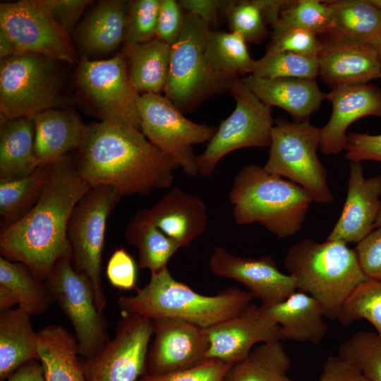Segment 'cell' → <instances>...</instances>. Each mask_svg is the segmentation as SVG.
<instances>
[{
  "label": "cell",
  "instance_id": "1",
  "mask_svg": "<svg viewBox=\"0 0 381 381\" xmlns=\"http://www.w3.org/2000/svg\"><path fill=\"white\" fill-rule=\"evenodd\" d=\"M91 186L80 176L74 157L66 155L54 164L35 205L0 233L4 258L28 266L45 279L56 262L71 250L67 236L71 213Z\"/></svg>",
  "mask_w": 381,
  "mask_h": 381
},
{
  "label": "cell",
  "instance_id": "2",
  "mask_svg": "<svg viewBox=\"0 0 381 381\" xmlns=\"http://www.w3.org/2000/svg\"><path fill=\"white\" fill-rule=\"evenodd\" d=\"M74 162L91 186L114 188L122 196L170 187L179 164L132 127L98 121L86 125Z\"/></svg>",
  "mask_w": 381,
  "mask_h": 381
},
{
  "label": "cell",
  "instance_id": "3",
  "mask_svg": "<svg viewBox=\"0 0 381 381\" xmlns=\"http://www.w3.org/2000/svg\"><path fill=\"white\" fill-rule=\"evenodd\" d=\"M133 296H121L117 303L121 315L149 319L176 318L207 328L235 317L251 304L247 291L229 287L214 296H204L177 281L167 267L151 274L149 282Z\"/></svg>",
  "mask_w": 381,
  "mask_h": 381
},
{
  "label": "cell",
  "instance_id": "4",
  "mask_svg": "<svg viewBox=\"0 0 381 381\" xmlns=\"http://www.w3.org/2000/svg\"><path fill=\"white\" fill-rule=\"evenodd\" d=\"M229 200L237 224L258 223L281 238L301 229L313 201L299 185L255 164L244 166L236 175Z\"/></svg>",
  "mask_w": 381,
  "mask_h": 381
},
{
  "label": "cell",
  "instance_id": "5",
  "mask_svg": "<svg viewBox=\"0 0 381 381\" xmlns=\"http://www.w3.org/2000/svg\"><path fill=\"white\" fill-rule=\"evenodd\" d=\"M284 267L296 282V289L316 299L325 318L334 320L351 294L369 279L355 249L340 241L318 243L305 238L291 245Z\"/></svg>",
  "mask_w": 381,
  "mask_h": 381
},
{
  "label": "cell",
  "instance_id": "6",
  "mask_svg": "<svg viewBox=\"0 0 381 381\" xmlns=\"http://www.w3.org/2000/svg\"><path fill=\"white\" fill-rule=\"evenodd\" d=\"M59 61L18 52L1 60V123L64 106Z\"/></svg>",
  "mask_w": 381,
  "mask_h": 381
},
{
  "label": "cell",
  "instance_id": "7",
  "mask_svg": "<svg viewBox=\"0 0 381 381\" xmlns=\"http://www.w3.org/2000/svg\"><path fill=\"white\" fill-rule=\"evenodd\" d=\"M73 79L77 97L88 113L99 121L142 132L138 108L140 94L131 83L122 52L108 59L80 58Z\"/></svg>",
  "mask_w": 381,
  "mask_h": 381
},
{
  "label": "cell",
  "instance_id": "8",
  "mask_svg": "<svg viewBox=\"0 0 381 381\" xmlns=\"http://www.w3.org/2000/svg\"><path fill=\"white\" fill-rule=\"evenodd\" d=\"M320 128L306 122L275 121L271 132L269 157L263 169L304 188L313 200L329 204L334 198L327 171L318 157Z\"/></svg>",
  "mask_w": 381,
  "mask_h": 381
},
{
  "label": "cell",
  "instance_id": "9",
  "mask_svg": "<svg viewBox=\"0 0 381 381\" xmlns=\"http://www.w3.org/2000/svg\"><path fill=\"white\" fill-rule=\"evenodd\" d=\"M121 197L110 186L91 187L75 206L68 224L73 266L90 282L96 306L102 313L107 306L102 279L107 222Z\"/></svg>",
  "mask_w": 381,
  "mask_h": 381
},
{
  "label": "cell",
  "instance_id": "10",
  "mask_svg": "<svg viewBox=\"0 0 381 381\" xmlns=\"http://www.w3.org/2000/svg\"><path fill=\"white\" fill-rule=\"evenodd\" d=\"M208 25L198 16L186 13L184 26L171 46L169 77L164 92L181 112L203 99L228 90L210 73L205 56Z\"/></svg>",
  "mask_w": 381,
  "mask_h": 381
},
{
  "label": "cell",
  "instance_id": "11",
  "mask_svg": "<svg viewBox=\"0 0 381 381\" xmlns=\"http://www.w3.org/2000/svg\"><path fill=\"white\" fill-rule=\"evenodd\" d=\"M228 91L236 101V107L220 123L204 152L197 157L198 173L204 177L211 176L219 161L234 150L270 145L274 125L271 107L261 102L239 78L231 82Z\"/></svg>",
  "mask_w": 381,
  "mask_h": 381
},
{
  "label": "cell",
  "instance_id": "12",
  "mask_svg": "<svg viewBox=\"0 0 381 381\" xmlns=\"http://www.w3.org/2000/svg\"><path fill=\"white\" fill-rule=\"evenodd\" d=\"M44 280L53 301L73 326L79 355L95 356L110 339L107 320L97 309L89 279L74 269L68 255L56 262Z\"/></svg>",
  "mask_w": 381,
  "mask_h": 381
},
{
  "label": "cell",
  "instance_id": "13",
  "mask_svg": "<svg viewBox=\"0 0 381 381\" xmlns=\"http://www.w3.org/2000/svg\"><path fill=\"white\" fill-rule=\"evenodd\" d=\"M141 131L156 147L171 157L190 176L198 173L193 145L209 142L217 128L186 119L165 96L141 94L138 103Z\"/></svg>",
  "mask_w": 381,
  "mask_h": 381
},
{
  "label": "cell",
  "instance_id": "14",
  "mask_svg": "<svg viewBox=\"0 0 381 381\" xmlns=\"http://www.w3.org/2000/svg\"><path fill=\"white\" fill-rule=\"evenodd\" d=\"M0 30L18 52H32L55 61L78 64L69 33L54 19L47 0L1 3Z\"/></svg>",
  "mask_w": 381,
  "mask_h": 381
},
{
  "label": "cell",
  "instance_id": "15",
  "mask_svg": "<svg viewBox=\"0 0 381 381\" xmlns=\"http://www.w3.org/2000/svg\"><path fill=\"white\" fill-rule=\"evenodd\" d=\"M152 320L121 315L114 337L94 356L80 361L85 381H137L147 372Z\"/></svg>",
  "mask_w": 381,
  "mask_h": 381
},
{
  "label": "cell",
  "instance_id": "16",
  "mask_svg": "<svg viewBox=\"0 0 381 381\" xmlns=\"http://www.w3.org/2000/svg\"><path fill=\"white\" fill-rule=\"evenodd\" d=\"M154 339L147 358L148 374L174 373L195 367L207 359L205 328L176 318L152 319Z\"/></svg>",
  "mask_w": 381,
  "mask_h": 381
},
{
  "label": "cell",
  "instance_id": "17",
  "mask_svg": "<svg viewBox=\"0 0 381 381\" xmlns=\"http://www.w3.org/2000/svg\"><path fill=\"white\" fill-rule=\"evenodd\" d=\"M209 266L214 275L234 279L244 286L261 306L280 303L296 290L295 278L282 272L270 255L245 258L217 247L210 258Z\"/></svg>",
  "mask_w": 381,
  "mask_h": 381
},
{
  "label": "cell",
  "instance_id": "18",
  "mask_svg": "<svg viewBox=\"0 0 381 381\" xmlns=\"http://www.w3.org/2000/svg\"><path fill=\"white\" fill-rule=\"evenodd\" d=\"M321 35L319 76L331 89L367 84L381 78L380 64L373 45L334 32Z\"/></svg>",
  "mask_w": 381,
  "mask_h": 381
},
{
  "label": "cell",
  "instance_id": "19",
  "mask_svg": "<svg viewBox=\"0 0 381 381\" xmlns=\"http://www.w3.org/2000/svg\"><path fill=\"white\" fill-rule=\"evenodd\" d=\"M205 332L207 359L231 365L246 356L255 344L279 340V325L262 306L253 303L241 314L205 328Z\"/></svg>",
  "mask_w": 381,
  "mask_h": 381
},
{
  "label": "cell",
  "instance_id": "20",
  "mask_svg": "<svg viewBox=\"0 0 381 381\" xmlns=\"http://www.w3.org/2000/svg\"><path fill=\"white\" fill-rule=\"evenodd\" d=\"M381 174L365 178L361 162H350L347 193L327 240L359 243L373 229L381 211Z\"/></svg>",
  "mask_w": 381,
  "mask_h": 381
},
{
  "label": "cell",
  "instance_id": "21",
  "mask_svg": "<svg viewBox=\"0 0 381 381\" xmlns=\"http://www.w3.org/2000/svg\"><path fill=\"white\" fill-rule=\"evenodd\" d=\"M326 99L332 104V114L320 128L319 148L326 155L345 150L346 130L352 123L365 116H381V90L373 84L332 88Z\"/></svg>",
  "mask_w": 381,
  "mask_h": 381
},
{
  "label": "cell",
  "instance_id": "22",
  "mask_svg": "<svg viewBox=\"0 0 381 381\" xmlns=\"http://www.w3.org/2000/svg\"><path fill=\"white\" fill-rule=\"evenodd\" d=\"M180 248L187 247L205 231L207 215L201 198L175 187L148 209L137 211Z\"/></svg>",
  "mask_w": 381,
  "mask_h": 381
},
{
  "label": "cell",
  "instance_id": "23",
  "mask_svg": "<svg viewBox=\"0 0 381 381\" xmlns=\"http://www.w3.org/2000/svg\"><path fill=\"white\" fill-rule=\"evenodd\" d=\"M256 97L269 107L275 106L287 111L296 122L309 121L326 99L315 80L305 78H262L249 75L241 78Z\"/></svg>",
  "mask_w": 381,
  "mask_h": 381
},
{
  "label": "cell",
  "instance_id": "24",
  "mask_svg": "<svg viewBox=\"0 0 381 381\" xmlns=\"http://www.w3.org/2000/svg\"><path fill=\"white\" fill-rule=\"evenodd\" d=\"M128 1H99L75 31L80 58L91 59L114 52L124 42Z\"/></svg>",
  "mask_w": 381,
  "mask_h": 381
},
{
  "label": "cell",
  "instance_id": "25",
  "mask_svg": "<svg viewBox=\"0 0 381 381\" xmlns=\"http://www.w3.org/2000/svg\"><path fill=\"white\" fill-rule=\"evenodd\" d=\"M35 125V150L41 164H52L79 147L85 130L76 112L52 108L30 116Z\"/></svg>",
  "mask_w": 381,
  "mask_h": 381
},
{
  "label": "cell",
  "instance_id": "26",
  "mask_svg": "<svg viewBox=\"0 0 381 381\" xmlns=\"http://www.w3.org/2000/svg\"><path fill=\"white\" fill-rule=\"evenodd\" d=\"M262 306L279 325L280 341L318 344L327 333L328 325L324 319L322 307L316 299L306 293L295 291L280 303Z\"/></svg>",
  "mask_w": 381,
  "mask_h": 381
},
{
  "label": "cell",
  "instance_id": "27",
  "mask_svg": "<svg viewBox=\"0 0 381 381\" xmlns=\"http://www.w3.org/2000/svg\"><path fill=\"white\" fill-rule=\"evenodd\" d=\"M0 312V381H5L25 363L40 361L38 336L26 309Z\"/></svg>",
  "mask_w": 381,
  "mask_h": 381
},
{
  "label": "cell",
  "instance_id": "28",
  "mask_svg": "<svg viewBox=\"0 0 381 381\" xmlns=\"http://www.w3.org/2000/svg\"><path fill=\"white\" fill-rule=\"evenodd\" d=\"M53 302L45 280L25 264L0 258V311L18 305L38 315L47 312Z\"/></svg>",
  "mask_w": 381,
  "mask_h": 381
},
{
  "label": "cell",
  "instance_id": "29",
  "mask_svg": "<svg viewBox=\"0 0 381 381\" xmlns=\"http://www.w3.org/2000/svg\"><path fill=\"white\" fill-rule=\"evenodd\" d=\"M131 84L140 93L159 94L169 77L171 47L155 37L141 44H124Z\"/></svg>",
  "mask_w": 381,
  "mask_h": 381
},
{
  "label": "cell",
  "instance_id": "30",
  "mask_svg": "<svg viewBox=\"0 0 381 381\" xmlns=\"http://www.w3.org/2000/svg\"><path fill=\"white\" fill-rule=\"evenodd\" d=\"M37 336L45 381H85L74 334L61 325H50L39 330Z\"/></svg>",
  "mask_w": 381,
  "mask_h": 381
},
{
  "label": "cell",
  "instance_id": "31",
  "mask_svg": "<svg viewBox=\"0 0 381 381\" xmlns=\"http://www.w3.org/2000/svg\"><path fill=\"white\" fill-rule=\"evenodd\" d=\"M41 163L35 150V125L30 116L8 120L0 128V179L34 171Z\"/></svg>",
  "mask_w": 381,
  "mask_h": 381
},
{
  "label": "cell",
  "instance_id": "32",
  "mask_svg": "<svg viewBox=\"0 0 381 381\" xmlns=\"http://www.w3.org/2000/svg\"><path fill=\"white\" fill-rule=\"evenodd\" d=\"M205 56L212 75L228 90L231 82L240 75L253 73L255 60L248 50L246 41L238 32L210 30Z\"/></svg>",
  "mask_w": 381,
  "mask_h": 381
},
{
  "label": "cell",
  "instance_id": "33",
  "mask_svg": "<svg viewBox=\"0 0 381 381\" xmlns=\"http://www.w3.org/2000/svg\"><path fill=\"white\" fill-rule=\"evenodd\" d=\"M291 359L279 340L260 344L234 363L222 381H286Z\"/></svg>",
  "mask_w": 381,
  "mask_h": 381
},
{
  "label": "cell",
  "instance_id": "34",
  "mask_svg": "<svg viewBox=\"0 0 381 381\" xmlns=\"http://www.w3.org/2000/svg\"><path fill=\"white\" fill-rule=\"evenodd\" d=\"M332 10V32L359 42L375 45L381 33V11L369 0H327Z\"/></svg>",
  "mask_w": 381,
  "mask_h": 381
},
{
  "label": "cell",
  "instance_id": "35",
  "mask_svg": "<svg viewBox=\"0 0 381 381\" xmlns=\"http://www.w3.org/2000/svg\"><path fill=\"white\" fill-rule=\"evenodd\" d=\"M125 238L138 250L140 268L147 269L151 274L167 267L169 260L180 248L174 241L137 212L126 226Z\"/></svg>",
  "mask_w": 381,
  "mask_h": 381
},
{
  "label": "cell",
  "instance_id": "36",
  "mask_svg": "<svg viewBox=\"0 0 381 381\" xmlns=\"http://www.w3.org/2000/svg\"><path fill=\"white\" fill-rule=\"evenodd\" d=\"M50 164L16 179H0V220L4 227L24 215L37 202L47 181Z\"/></svg>",
  "mask_w": 381,
  "mask_h": 381
},
{
  "label": "cell",
  "instance_id": "37",
  "mask_svg": "<svg viewBox=\"0 0 381 381\" xmlns=\"http://www.w3.org/2000/svg\"><path fill=\"white\" fill-rule=\"evenodd\" d=\"M344 326L365 319L381 334V279H368L358 286L339 309L337 318Z\"/></svg>",
  "mask_w": 381,
  "mask_h": 381
},
{
  "label": "cell",
  "instance_id": "38",
  "mask_svg": "<svg viewBox=\"0 0 381 381\" xmlns=\"http://www.w3.org/2000/svg\"><path fill=\"white\" fill-rule=\"evenodd\" d=\"M251 75L262 78H305L315 80L319 76L318 56L291 52L265 54L255 60Z\"/></svg>",
  "mask_w": 381,
  "mask_h": 381
},
{
  "label": "cell",
  "instance_id": "39",
  "mask_svg": "<svg viewBox=\"0 0 381 381\" xmlns=\"http://www.w3.org/2000/svg\"><path fill=\"white\" fill-rule=\"evenodd\" d=\"M338 355L356 366L369 381H381V334L355 332L340 345Z\"/></svg>",
  "mask_w": 381,
  "mask_h": 381
},
{
  "label": "cell",
  "instance_id": "40",
  "mask_svg": "<svg viewBox=\"0 0 381 381\" xmlns=\"http://www.w3.org/2000/svg\"><path fill=\"white\" fill-rule=\"evenodd\" d=\"M279 18L285 24L319 35L334 30L332 10L325 1H291L282 10Z\"/></svg>",
  "mask_w": 381,
  "mask_h": 381
},
{
  "label": "cell",
  "instance_id": "41",
  "mask_svg": "<svg viewBox=\"0 0 381 381\" xmlns=\"http://www.w3.org/2000/svg\"><path fill=\"white\" fill-rule=\"evenodd\" d=\"M231 32L239 33L246 42L260 43L268 35L267 23L254 0L221 1Z\"/></svg>",
  "mask_w": 381,
  "mask_h": 381
},
{
  "label": "cell",
  "instance_id": "42",
  "mask_svg": "<svg viewBox=\"0 0 381 381\" xmlns=\"http://www.w3.org/2000/svg\"><path fill=\"white\" fill-rule=\"evenodd\" d=\"M271 28L265 54L291 52L318 56L322 47L319 35L285 24L280 18Z\"/></svg>",
  "mask_w": 381,
  "mask_h": 381
},
{
  "label": "cell",
  "instance_id": "43",
  "mask_svg": "<svg viewBox=\"0 0 381 381\" xmlns=\"http://www.w3.org/2000/svg\"><path fill=\"white\" fill-rule=\"evenodd\" d=\"M161 0L128 1L124 44H141L156 37Z\"/></svg>",
  "mask_w": 381,
  "mask_h": 381
},
{
  "label": "cell",
  "instance_id": "44",
  "mask_svg": "<svg viewBox=\"0 0 381 381\" xmlns=\"http://www.w3.org/2000/svg\"><path fill=\"white\" fill-rule=\"evenodd\" d=\"M231 364L217 359H207L202 363L181 371L142 375L137 381H222Z\"/></svg>",
  "mask_w": 381,
  "mask_h": 381
},
{
  "label": "cell",
  "instance_id": "45",
  "mask_svg": "<svg viewBox=\"0 0 381 381\" xmlns=\"http://www.w3.org/2000/svg\"><path fill=\"white\" fill-rule=\"evenodd\" d=\"M138 268L134 258L123 248L116 249L109 258L107 277L111 285L119 290L137 289Z\"/></svg>",
  "mask_w": 381,
  "mask_h": 381
},
{
  "label": "cell",
  "instance_id": "46",
  "mask_svg": "<svg viewBox=\"0 0 381 381\" xmlns=\"http://www.w3.org/2000/svg\"><path fill=\"white\" fill-rule=\"evenodd\" d=\"M185 17L178 1L161 0L156 37L171 47L182 32Z\"/></svg>",
  "mask_w": 381,
  "mask_h": 381
},
{
  "label": "cell",
  "instance_id": "47",
  "mask_svg": "<svg viewBox=\"0 0 381 381\" xmlns=\"http://www.w3.org/2000/svg\"><path fill=\"white\" fill-rule=\"evenodd\" d=\"M355 250L367 277L381 279V226L373 229L358 243Z\"/></svg>",
  "mask_w": 381,
  "mask_h": 381
},
{
  "label": "cell",
  "instance_id": "48",
  "mask_svg": "<svg viewBox=\"0 0 381 381\" xmlns=\"http://www.w3.org/2000/svg\"><path fill=\"white\" fill-rule=\"evenodd\" d=\"M345 157L349 162L372 160L381 162V134L351 132L347 134Z\"/></svg>",
  "mask_w": 381,
  "mask_h": 381
},
{
  "label": "cell",
  "instance_id": "49",
  "mask_svg": "<svg viewBox=\"0 0 381 381\" xmlns=\"http://www.w3.org/2000/svg\"><path fill=\"white\" fill-rule=\"evenodd\" d=\"M286 381H295L287 378ZM318 381H369L354 365L340 356H329Z\"/></svg>",
  "mask_w": 381,
  "mask_h": 381
},
{
  "label": "cell",
  "instance_id": "50",
  "mask_svg": "<svg viewBox=\"0 0 381 381\" xmlns=\"http://www.w3.org/2000/svg\"><path fill=\"white\" fill-rule=\"evenodd\" d=\"M55 21L68 33L91 0H47Z\"/></svg>",
  "mask_w": 381,
  "mask_h": 381
},
{
  "label": "cell",
  "instance_id": "51",
  "mask_svg": "<svg viewBox=\"0 0 381 381\" xmlns=\"http://www.w3.org/2000/svg\"><path fill=\"white\" fill-rule=\"evenodd\" d=\"M178 3L187 13L193 14L204 21L208 27L218 20L221 11V1L219 0H179Z\"/></svg>",
  "mask_w": 381,
  "mask_h": 381
},
{
  "label": "cell",
  "instance_id": "52",
  "mask_svg": "<svg viewBox=\"0 0 381 381\" xmlns=\"http://www.w3.org/2000/svg\"><path fill=\"white\" fill-rule=\"evenodd\" d=\"M39 361L33 360L25 363L6 381H45L43 368Z\"/></svg>",
  "mask_w": 381,
  "mask_h": 381
},
{
  "label": "cell",
  "instance_id": "53",
  "mask_svg": "<svg viewBox=\"0 0 381 381\" xmlns=\"http://www.w3.org/2000/svg\"><path fill=\"white\" fill-rule=\"evenodd\" d=\"M261 11L267 24L272 26L279 20V14L283 8L291 1L286 0H254Z\"/></svg>",
  "mask_w": 381,
  "mask_h": 381
},
{
  "label": "cell",
  "instance_id": "54",
  "mask_svg": "<svg viewBox=\"0 0 381 381\" xmlns=\"http://www.w3.org/2000/svg\"><path fill=\"white\" fill-rule=\"evenodd\" d=\"M18 51L11 39L1 30H0V59L10 57Z\"/></svg>",
  "mask_w": 381,
  "mask_h": 381
},
{
  "label": "cell",
  "instance_id": "55",
  "mask_svg": "<svg viewBox=\"0 0 381 381\" xmlns=\"http://www.w3.org/2000/svg\"><path fill=\"white\" fill-rule=\"evenodd\" d=\"M374 47H375V49L377 51L378 58H379V61H380V67H381V33H380L377 40L376 41ZM380 79H381V78H380Z\"/></svg>",
  "mask_w": 381,
  "mask_h": 381
},
{
  "label": "cell",
  "instance_id": "56",
  "mask_svg": "<svg viewBox=\"0 0 381 381\" xmlns=\"http://www.w3.org/2000/svg\"><path fill=\"white\" fill-rule=\"evenodd\" d=\"M369 1L377 8L381 11V0H369Z\"/></svg>",
  "mask_w": 381,
  "mask_h": 381
},
{
  "label": "cell",
  "instance_id": "57",
  "mask_svg": "<svg viewBox=\"0 0 381 381\" xmlns=\"http://www.w3.org/2000/svg\"><path fill=\"white\" fill-rule=\"evenodd\" d=\"M381 226V211L375 221V225H374V229Z\"/></svg>",
  "mask_w": 381,
  "mask_h": 381
}]
</instances>
